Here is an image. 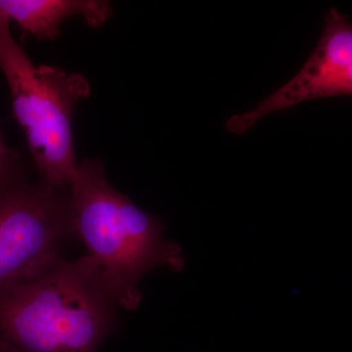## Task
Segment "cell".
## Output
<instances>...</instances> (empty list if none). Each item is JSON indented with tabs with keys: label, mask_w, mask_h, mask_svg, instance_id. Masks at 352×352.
<instances>
[{
	"label": "cell",
	"mask_w": 352,
	"mask_h": 352,
	"mask_svg": "<svg viewBox=\"0 0 352 352\" xmlns=\"http://www.w3.org/2000/svg\"><path fill=\"white\" fill-rule=\"evenodd\" d=\"M0 11L17 23L24 34L53 41L61 25L80 16L89 27L100 28L112 17L111 4L104 0H0Z\"/></svg>",
	"instance_id": "8992f818"
},
{
	"label": "cell",
	"mask_w": 352,
	"mask_h": 352,
	"mask_svg": "<svg viewBox=\"0 0 352 352\" xmlns=\"http://www.w3.org/2000/svg\"><path fill=\"white\" fill-rule=\"evenodd\" d=\"M352 95V22L333 7L325 27L307 63L289 82L226 122L227 131L244 134L270 113L312 99Z\"/></svg>",
	"instance_id": "5b68a950"
},
{
	"label": "cell",
	"mask_w": 352,
	"mask_h": 352,
	"mask_svg": "<svg viewBox=\"0 0 352 352\" xmlns=\"http://www.w3.org/2000/svg\"><path fill=\"white\" fill-rule=\"evenodd\" d=\"M17 166L18 153L7 147L0 129V185L17 178Z\"/></svg>",
	"instance_id": "52a82bcc"
},
{
	"label": "cell",
	"mask_w": 352,
	"mask_h": 352,
	"mask_svg": "<svg viewBox=\"0 0 352 352\" xmlns=\"http://www.w3.org/2000/svg\"><path fill=\"white\" fill-rule=\"evenodd\" d=\"M69 188L76 237L85 243V256L118 307H138L139 284L153 268L182 270V248L164 239L159 219L113 188L101 161L80 163Z\"/></svg>",
	"instance_id": "6da1fadb"
},
{
	"label": "cell",
	"mask_w": 352,
	"mask_h": 352,
	"mask_svg": "<svg viewBox=\"0 0 352 352\" xmlns=\"http://www.w3.org/2000/svg\"><path fill=\"white\" fill-rule=\"evenodd\" d=\"M63 191L41 179L0 185V291L62 258L76 236Z\"/></svg>",
	"instance_id": "277c9868"
},
{
	"label": "cell",
	"mask_w": 352,
	"mask_h": 352,
	"mask_svg": "<svg viewBox=\"0 0 352 352\" xmlns=\"http://www.w3.org/2000/svg\"><path fill=\"white\" fill-rule=\"evenodd\" d=\"M11 21L0 11V69L10 90L14 117L24 131L41 180L55 188L71 186L78 163L74 148V110L90 94L80 74L36 66L14 39Z\"/></svg>",
	"instance_id": "3957f363"
},
{
	"label": "cell",
	"mask_w": 352,
	"mask_h": 352,
	"mask_svg": "<svg viewBox=\"0 0 352 352\" xmlns=\"http://www.w3.org/2000/svg\"><path fill=\"white\" fill-rule=\"evenodd\" d=\"M118 308L87 256H62L0 291V340L20 352H97Z\"/></svg>",
	"instance_id": "7a4b0ae2"
},
{
	"label": "cell",
	"mask_w": 352,
	"mask_h": 352,
	"mask_svg": "<svg viewBox=\"0 0 352 352\" xmlns=\"http://www.w3.org/2000/svg\"><path fill=\"white\" fill-rule=\"evenodd\" d=\"M0 352H20L17 349H14L10 344H6L3 340H0Z\"/></svg>",
	"instance_id": "ba28073f"
}]
</instances>
